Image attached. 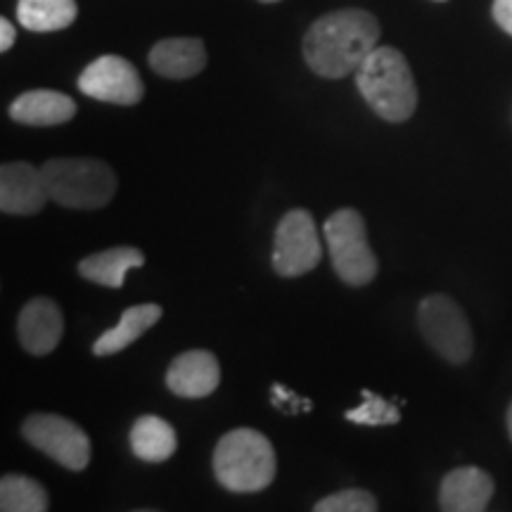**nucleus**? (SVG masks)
Segmentation results:
<instances>
[{
  "mask_svg": "<svg viewBox=\"0 0 512 512\" xmlns=\"http://www.w3.org/2000/svg\"><path fill=\"white\" fill-rule=\"evenodd\" d=\"M377 501L370 491L344 489L316 503V512H375Z\"/></svg>",
  "mask_w": 512,
  "mask_h": 512,
  "instance_id": "nucleus-22",
  "label": "nucleus"
},
{
  "mask_svg": "<svg viewBox=\"0 0 512 512\" xmlns=\"http://www.w3.org/2000/svg\"><path fill=\"white\" fill-rule=\"evenodd\" d=\"M19 344L34 356L53 354L64 335L60 306L48 297H36L24 306L17 320Z\"/></svg>",
  "mask_w": 512,
  "mask_h": 512,
  "instance_id": "nucleus-12",
  "label": "nucleus"
},
{
  "mask_svg": "<svg viewBox=\"0 0 512 512\" xmlns=\"http://www.w3.org/2000/svg\"><path fill=\"white\" fill-rule=\"evenodd\" d=\"M152 72L164 79H192L207 67V50L200 38H164L147 55Z\"/></svg>",
  "mask_w": 512,
  "mask_h": 512,
  "instance_id": "nucleus-14",
  "label": "nucleus"
},
{
  "mask_svg": "<svg viewBox=\"0 0 512 512\" xmlns=\"http://www.w3.org/2000/svg\"><path fill=\"white\" fill-rule=\"evenodd\" d=\"M494 19L505 34L512 36V0H494Z\"/></svg>",
  "mask_w": 512,
  "mask_h": 512,
  "instance_id": "nucleus-24",
  "label": "nucleus"
},
{
  "mask_svg": "<svg viewBox=\"0 0 512 512\" xmlns=\"http://www.w3.org/2000/svg\"><path fill=\"white\" fill-rule=\"evenodd\" d=\"M323 259L316 221L306 209H292L275 228L273 268L283 278H302Z\"/></svg>",
  "mask_w": 512,
  "mask_h": 512,
  "instance_id": "nucleus-8",
  "label": "nucleus"
},
{
  "mask_svg": "<svg viewBox=\"0 0 512 512\" xmlns=\"http://www.w3.org/2000/svg\"><path fill=\"white\" fill-rule=\"evenodd\" d=\"M128 441H131V451L143 463H164L174 456L178 446L174 427L157 415H143L133 422Z\"/></svg>",
  "mask_w": 512,
  "mask_h": 512,
  "instance_id": "nucleus-18",
  "label": "nucleus"
},
{
  "mask_svg": "<svg viewBox=\"0 0 512 512\" xmlns=\"http://www.w3.org/2000/svg\"><path fill=\"white\" fill-rule=\"evenodd\" d=\"M275 451L264 434L238 427L223 434L214 451V475L235 494L264 491L275 479Z\"/></svg>",
  "mask_w": 512,
  "mask_h": 512,
  "instance_id": "nucleus-3",
  "label": "nucleus"
},
{
  "mask_svg": "<svg viewBox=\"0 0 512 512\" xmlns=\"http://www.w3.org/2000/svg\"><path fill=\"white\" fill-rule=\"evenodd\" d=\"M50 200L69 209H100L112 202L117 176L100 159H48L41 166Z\"/></svg>",
  "mask_w": 512,
  "mask_h": 512,
  "instance_id": "nucleus-4",
  "label": "nucleus"
},
{
  "mask_svg": "<svg viewBox=\"0 0 512 512\" xmlns=\"http://www.w3.org/2000/svg\"><path fill=\"white\" fill-rule=\"evenodd\" d=\"M74 114L76 102L60 91H29L10 105V117L24 126H60Z\"/></svg>",
  "mask_w": 512,
  "mask_h": 512,
  "instance_id": "nucleus-15",
  "label": "nucleus"
},
{
  "mask_svg": "<svg viewBox=\"0 0 512 512\" xmlns=\"http://www.w3.org/2000/svg\"><path fill=\"white\" fill-rule=\"evenodd\" d=\"M15 36H17V31L10 24V19H5V17L0 19V50H3V53H8V50L12 48Z\"/></svg>",
  "mask_w": 512,
  "mask_h": 512,
  "instance_id": "nucleus-25",
  "label": "nucleus"
},
{
  "mask_svg": "<svg viewBox=\"0 0 512 512\" xmlns=\"http://www.w3.org/2000/svg\"><path fill=\"white\" fill-rule=\"evenodd\" d=\"M418 325L427 344L448 363H467L475 351L470 320L446 294H430L418 306Z\"/></svg>",
  "mask_w": 512,
  "mask_h": 512,
  "instance_id": "nucleus-6",
  "label": "nucleus"
},
{
  "mask_svg": "<svg viewBox=\"0 0 512 512\" xmlns=\"http://www.w3.org/2000/svg\"><path fill=\"white\" fill-rule=\"evenodd\" d=\"M145 266V254L136 247H112L105 252L91 254L79 264L81 278L91 280L95 285L119 290L126 283V273L131 268Z\"/></svg>",
  "mask_w": 512,
  "mask_h": 512,
  "instance_id": "nucleus-16",
  "label": "nucleus"
},
{
  "mask_svg": "<svg viewBox=\"0 0 512 512\" xmlns=\"http://www.w3.org/2000/svg\"><path fill=\"white\" fill-rule=\"evenodd\" d=\"M79 8L76 0H19L17 19L24 29L38 31H60L74 24Z\"/></svg>",
  "mask_w": 512,
  "mask_h": 512,
  "instance_id": "nucleus-19",
  "label": "nucleus"
},
{
  "mask_svg": "<svg viewBox=\"0 0 512 512\" xmlns=\"http://www.w3.org/2000/svg\"><path fill=\"white\" fill-rule=\"evenodd\" d=\"M437 3H444V0H437Z\"/></svg>",
  "mask_w": 512,
  "mask_h": 512,
  "instance_id": "nucleus-28",
  "label": "nucleus"
},
{
  "mask_svg": "<svg viewBox=\"0 0 512 512\" xmlns=\"http://www.w3.org/2000/svg\"><path fill=\"white\" fill-rule=\"evenodd\" d=\"M48 491L27 475H5L0 482V510L3 512H46Z\"/></svg>",
  "mask_w": 512,
  "mask_h": 512,
  "instance_id": "nucleus-20",
  "label": "nucleus"
},
{
  "mask_svg": "<svg viewBox=\"0 0 512 512\" xmlns=\"http://www.w3.org/2000/svg\"><path fill=\"white\" fill-rule=\"evenodd\" d=\"M494 477L479 467H458L444 477L439 489V505L446 512H482L494 498Z\"/></svg>",
  "mask_w": 512,
  "mask_h": 512,
  "instance_id": "nucleus-13",
  "label": "nucleus"
},
{
  "mask_svg": "<svg viewBox=\"0 0 512 512\" xmlns=\"http://www.w3.org/2000/svg\"><path fill=\"white\" fill-rule=\"evenodd\" d=\"M79 91L110 105H138L145 95L143 79L131 62L119 55H102L79 76Z\"/></svg>",
  "mask_w": 512,
  "mask_h": 512,
  "instance_id": "nucleus-9",
  "label": "nucleus"
},
{
  "mask_svg": "<svg viewBox=\"0 0 512 512\" xmlns=\"http://www.w3.org/2000/svg\"><path fill=\"white\" fill-rule=\"evenodd\" d=\"M50 200L41 166L10 162L0 166V209L10 216H34Z\"/></svg>",
  "mask_w": 512,
  "mask_h": 512,
  "instance_id": "nucleus-10",
  "label": "nucleus"
},
{
  "mask_svg": "<svg viewBox=\"0 0 512 512\" xmlns=\"http://www.w3.org/2000/svg\"><path fill=\"white\" fill-rule=\"evenodd\" d=\"M508 432H510V439H512V403L508 408Z\"/></svg>",
  "mask_w": 512,
  "mask_h": 512,
  "instance_id": "nucleus-26",
  "label": "nucleus"
},
{
  "mask_svg": "<svg viewBox=\"0 0 512 512\" xmlns=\"http://www.w3.org/2000/svg\"><path fill=\"white\" fill-rule=\"evenodd\" d=\"M221 384V366L207 349H190L176 356L166 370V387L183 399H204Z\"/></svg>",
  "mask_w": 512,
  "mask_h": 512,
  "instance_id": "nucleus-11",
  "label": "nucleus"
},
{
  "mask_svg": "<svg viewBox=\"0 0 512 512\" xmlns=\"http://www.w3.org/2000/svg\"><path fill=\"white\" fill-rule=\"evenodd\" d=\"M273 406L283 413H299V411H313V403L309 399H302L299 394L290 392L283 384H273L271 387Z\"/></svg>",
  "mask_w": 512,
  "mask_h": 512,
  "instance_id": "nucleus-23",
  "label": "nucleus"
},
{
  "mask_svg": "<svg viewBox=\"0 0 512 512\" xmlns=\"http://www.w3.org/2000/svg\"><path fill=\"white\" fill-rule=\"evenodd\" d=\"M344 418L366 427L396 425V422L401 420V411L396 401H387L382 399V396H377L375 392H370V389H363V403L358 408H351V411L344 413Z\"/></svg>",
  "mask_w": 512,
  "mask_h": 512,
  "instance_id": "nucleus-21",
  "label": "nucleus"
},
{
  "mask_svg": "<svg viewBox=\"0 0 512 512\" xmlns=\"http://www.w3.org/2000/svg\"><path fill=\"white\" fill-rule=\"evenodd\" d=\"M24 439L67 470L81 472L91 463V439L72 420L53 413H34L22 425Z\"/></svg>",
  "mask_w": 512,
  "mask_h": 512,
  "instance_id": "nucleus-7",
  "label": "nucleus"
},
{
  "mask_svg": "<svg viewBox=\"0 0 512 512\" xmlns=\"http://www.w3.org/2000/svg\"><path fill=\"white\" fill-rule=\"evenodd\" d=\"M323 233L330 249L332 268L339 278L351 287L373 283L377 275V256L370 249L363 216L356 209H339L325 221Z\"/></svg>",
  "mask_w": 512,
  "mask_h": 512,
  "instance_id": "nucleus-5",
  "label": "nucleus"
},
{
  "mask_svg": "<svg viewBox=\"0 0 512 512\" xmlns=\"http://www.w3.org/2000/svg\"><path fill=\"white\" fill-rule=\"evenodd\" d=\"M380 41V22L361 8L335 10L313 22L304 36V60L323 79L356 74Z\"/></svg>",
  "mask_w": 512,
  "mask_h": 512,
  "instance_id": "nucleus-1",
  "label": "nucleus"
},
{
  "mask_svg": "<svg viewBox=\"0 0 512 512\" xmlns=\"http://www.w3.org/2000/svg\"><path fill=\"white\" fill-rule=\"evenodd\" d=\"M356 86L377 117L389 124L411 119L418 107V88L411 64L401 50L377 46L356 72Z\"/></svg>",
  "mask_w": 512,
  "mask_h": 512,
  "instance_id": "nucleus-2",
  "label": "nucleus"
},
{
  "mask_svg": "<svg viewBox=\"0 0 512 512\" xmlns=\"http://www.w3.org/2000/svg\"><path fill=\"white\" fill-rule=\"evenodd\" d=\"M261 3H278V0H261Z\"/></svg>",
  "mask_w": 512,
  "mask_h": 512,
  "instance_id": "nucleus-27",
  "label": "nucleus"
},
{
  "mask_svg": "<svg viewBox=\"0 0 512 512\" xmlns=\"http://www.w3.org/2000/svg\"><path fill=\"white\" fill-rule=\"evenodd\" d=\"M162 306L159 304H138L131 306L121 313L119 323L114 325L112 330L102 332V335L95 339L93 354L95 356H112L131 347L133 342H138L140 337L145 335L152 325L162 318Z\"/></svg>",
  "mask_w": 512,
  "mask_h": 512,
  "instance_id": "nucleus-17",
  "label": "nucleus"
}]
</instances>
